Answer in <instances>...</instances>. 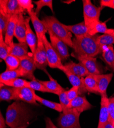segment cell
I'll use <instances>...</instances> for the list:
<instances>
[{"mask_svg":"<svg viewBox=\"0 0 114 128\" xmlns=\"http://www.w3.org/2000/svg\"><path fill=\"white\" fill-rule=\"evenodd\" d=\"M33 113L29 106L16 100L9 105L6 113V122L11 128H17L26 124L33 118Z\"/></svg>","mask_w":114,"mask_h":128,"instance_id":"1","label":"cell"},{"mask_svg":"<svg viewBox=\"0 0 114 128\" xmlns=\"http://www.w3.org/2000/svg\"><path fill=\"white\" fill-rule=\"evenodd\" d=\"M98 36H91L89 34L80 36H75L73 39L72 54L95 58L102 52V48L98 45Z\"/></svg>","mask_w":114,"mask_h":128,"instance_id":"2","label":"cell"},{"mask_svg":"<svg viewBox=\"0 0 114 128\" xmlns=\"http://www.w3.org/2000/svg\"><path fill=\"white\" fill-rule=\"evenodd\" d=\"M48 31H50L69 47L73 48L71 33L54 16H46L41 20Z\"/></svg>","mask_w":114,"mask_h":128,"instance_id":"3","label":"cell"},{"mask_svg":"<svg viewBox=\"0 0 114 128\" xmlns=\"http://www.w3.org/2000/svg\"><path fill=\"white\" fill-rule=\"evenodd\" d=\"M81 113L76 110L70 109L66 113H61L57 118L59 128H81L79 122Z\"/></svg>","mask_w":114,"mask_h":128,"instance_id":"4","label":"cell"},{"mask_svg":"<svg viewBox=\"0 0 114 128\" xmlns=\"http://www.w3.org/2000/svg\"><path fill=\"white\" fill-rule=\"evenodd\" d=\"M84 22L89 27L93 23L99 21L102 8L98 7L93 4L91 0H83Z\"/></svg>","mask_w":114,"mask_h":128,"instance_id":"5","label":"cell"},{"mask_svg":"<svg viewBox=\"0 0 114 128\" xmlns=\"http://www.w3.org/2000/svg\"><path fill=\"white\" fill-rule=\"evenodd\" d=\"M43 42L46 49L48 66L51 68L58 69L62 71L66 68L56 52L54 50L51 43L48 41L46 35L43 38Z\"/></svg>","mask_w":114,"mask_h":128,"instance_id":"6","label":"cell"},{"mask_svg":"<svg viewBox=\"0 0 114 128\" xmlns=\"http://www.w3.org/2000/svg\"><path fill=\"white\" fill-rule=\"evenodd\" d=\"M19 69L21 71L23 77L33 80H36L34 72L36 69L34 62L33 56H28L19 58Z\"/></svg>","mask_w":114,"mask_h":128,"instance_id":"7","label":"cell"},{"mask_svg":"<svg viewBox=\"0 0 114 128\" xmlns=\"http://www.w3.org/2000/svg\"><path fill=\"white\" fill-rule=\"evenodd\" d=\"M48 33L49 35L51 46L56 52L61 61H66L70 57L67 45H66L63 41H62L54 36L50 31H48Z\"/></svg>","mask_w":114,"mask_h":128,"instance_id":"8","label":"cell"},{"mask_svg":"<svg viewBox=\"0 0 114 128\" xmlns=\"http://www.w3.org/2000/svg\"><path fill=\"white\" fill-rule=\"evenodd\" d=\"M36 94L34 90L27 87L14 88L15 101H22L30 104L38 105L36 100Z\"/></svg>","mask_w":114,"mask_h":128,"instance_id":"9","label":"cell"},{"mask_svg":"<svg viewBox=\"0 0 114 128\" xmlns=\"http://www.w3.org/2000/svg\"><path fill=\"white\" fill-rule=\"evenodd\" d=\"M34 62L36 68L46 71L48 65L46 51L43 40H38L37 47L33 55Z\"/></svg>","mask_w":114,"mask_h":128,"instance_id":"10","label":"cell"},{"mask_svg":"<svg viewBox=\"0 0 114 128\" xmlns=\"http://www.w3.org/2000/svg\"><path fill=\"white\" fill-rule=\"evenodd\" d=\"M24 10L20 7L17 0H1L0 12L12 16L23 14Z\"/></svg>","mask_w":114,"mask_h":128,"instance_id":"11","label":"cell"},{"mask_svg":"<svg viewBox=\"0 0 114 128\" xmlns=\"http://www.w3.org/2000/svg\"><path fill=\"white\" fill-rule=\"evenodd\" d=\"M71 55L72 56L76 58L79 62L81 63L85 67L90 74H92V75L101 74V71L100 70L97 60L95 58L77 56L72 54V53Z\"/></svg>","mask_w":114,"mask_h":128,"instance_id":"12","label":"cell"},{"mask_svg":"<svg viewBox=\"0 0 114 128\" xmlns=\"http://www.w3.org/2000/svg\"><path fill=\"white\" fill-rule=\"evenodd\" d=\"M109 98L108 95L101 96L99 122L97 128H102L110 120L109 111Z\"/></svg>","mask_w":114,"mask_h":128,"instance_id":"13","label":"cell"},{"mask_svg":"<svg viewBox=\"0 0 114 128\" xmlns=\"http://www.w3.org/2000/svg\"><path fill=\"white\" fill-rule=\"evenodd\" d=\"M30 20H31L38 40H43V36L48 32V30L43 24L42 20H40L36 16L34 10L28 12Z\"/></svg>","mask_w":114,"mask_h":128,"instance_id":"14","label":"cell"},{"mask_svg":"<svg viewBox=\"0 0 114 128\" xmlns=\"http://www.w3.org/2000/svg\"><path fill=\"white\" fill-rule=\"evenodd\" d=\"M30 17H26L25 18V22L26 26V42L28 45L32 54L33 56L35 52L37 47L38 40L33 31L32 30L30 25Z\"/></svg>","mask_w":114,"mask_h":128,"instance_id":"15","label":"cell"},{"mask_svg":"<svg viewBox=\"0 0 114 128\" xmlns=\"http://www.w3.org/2000/svg\"><path fill=\"white\" fill-rule=\"evenodd\" d=\"M96 79L99 91V94L101 96L107 95V89L113 78V74L109 73L107 74H97L93 75Z\"/></svg>","mask_w":114,"mask_h":128,"instance_id":"16","label":"cell"},{"mask_svg":"<svg viewBox=\"0 0 114 128\" xmlns=\"http://www.w3.org/2000/svg\"><path fill=\"white\" fill-rule=\"evenodd\" d=\"M64 66L70 73L77 76L80 78H86L90 75V73L87 69L80 62L76 63L70 61L65 64Z\"/></svg>","mask_w":114,"mask_h":128,"instance_id":"17","label":"cell"},{"mask_svg":"<svg viewBox=\"0 0 114 128\" xmlns=\"http://www.w3.org/2000/svg\"><path fill=\"white\" fill-rule=\"evenodd\" d=\"M71 109L76 110L79 113H81L93 108V106L87 100L85 96L79 95L74 100L71 101Z\"/></svg>","mask_w":114,"mask_h":128,"instance_id":"18","label":"cell"},{"mask_svg":"<svg viewBox=\"0 0 114 128\" xmlns=\"http://www.w3.org/2000/svg\"><path fill=\"white\" fill-rule=\"evenodd\" d=\"M18 16L17 14L11 16L5 34V41L10 47H11L14 44L13 39L14 36L16 23L18 20Z\"/></svg>","mask_w":114,"mask_h":128,"instance_id":"19","label":"cell"},{"mask_svg":"<svg viewBox=\"0 0 114 128\" xmlns=\"http://www.w3.org/2000/svg\"><path fill=\"white\" fill-rule=\"evenodd\" d=\"M25 18L24 14H20L18 16V20L16 23L14 36L20 42H26V26Z\"/></svg>","mask_w":114,"mask_h":128,"instance_id":"20","label":"cell"},{"mask_svg":"<svg viewBox=\"0 0 114 128\" xmlns=\"http://www.w3.org/2000/svg\"><path fill=\"white\" fill-rule=\"evenodd\" d=\"M67 76L69 82L72 86L76 87L79 88V95L85 94L87 91L85 88L84 83V78L77 76L72 73H70L66 69L63 71Z\"/></svg>","mask_w":114,"mask_h":128,"instance_id":"21","label":"cell"},{"mask_svg":"<svg viewBox=\"0 0 114 128\" xmlns=\"http://www.w3.org/2000/svg\"><path fill=\"white\" fill-rule=\"evenodd\" d=\"M88 34L91 36H95L97 34L102 33L104 34H111L114 32L113 29H108L105 22L100 21L93 23L88 28Z\"/></svg>","mask_w":114,"mask_h":128,"instance_id":"22","label":"cell"},{"mask_svg":"<svg viewBox=\"0 0 114 128\" xmlns=\"http://www.w3.org/2000/svg\"><path fill=\"white\" fill-rule=\"evenodd\" d=\"M29 46L26 42L14 43L11 47L10 54L13 55L19 58H22L29 55Z\"/></svg>","mask_w":114,"mask_h":128,"instance_id":"23","label":"cell"},{"mask_svg":"<svg viewBox=\"0 0 114 128\" xmlns=\"http://www.w3.org/2000/svg\"><path fill=\"white\" fill-rule=\"evenodd\" d=\"M64 26L71 33L74 34L75 36H83L88 34V29L84 21L73 25L64 24Z\"/></svg>","mask_w":114,"mask_h":128,"instance_id":"24","label":"cell"},{"mask_svg":"<svg viewBox=\"0 0 114 128\" xmlns=\"http://www.w3.org/2000/svg\"><path fill=\"white\" fill-rule=\"evenodd\" d=\"M49 76L50 78V80L45 81L40 80H38L40 82L43 84L46 87V88L48 90H49L51 93H53L57 95H59L60 93L65 90L63 88V87H61L58 83V82L56 80H55L51 76H50V75H49Z\"/></svg>","mask_w":114,"mask_h":128,"instance_id":"25","label":"cell"},{"mask_svg":"<svg viewBox=\"0 0 114 128\" xmlns=\"http://www.w3.org/2000/svg\"><path fill=\"white\" fill-rule=\"evenodd\" d=\"M102 56L108 66L114 72V48L113 45L103 47L102 49Z\"/></svg>","mask_w":114,"mask_h":128,"instance_id":"26","label":"cell"},{"mask_svg":"<svg viewBox=\"0 0 114 128\" xmlns=\"http://www.w3.org/2000/svg\"><path fill=\"white\" fill-rule=\"evenodd\" d=\"M0 100L1 101L10 102L15 100L14 88L1 84L0 87Z\"/></svg>","mask_w":114,"mask_h":128,"instance_id":"27","label":"cell"},{"mask_svg":"<svg viewBox=\"0 0 114 128\" xmlns=\"http://www.w3.org/2000/svg\"><path fill=\"white\" fill-rule=\"evenodd\" d=\"M84 83L87 92L99 94L97 82L92 74H90L84 78Z\"/></svg>","mask_w":114,"mask_h":128,"instance_id":"28","label":"cell"},{"mask_svg":"<svg viewBox=\"0 0 114 128\" xmlns=\"http://www.w3.org/2000/svg\"><path fill=\"white\" fill-rule=\"evenodd\" d=\"M36 100L37 102L40 103V104L47 106V107L54 110L60 113L63 112V109H62L60 103H57L46 100L40 97L37 94H36Z\"/></svg>","mask_w":114,"mask_h":128,"instance_id":"29","label":"cell"},{"mask_svg":"<svg viewBox=\"0 0 114 128\" xmlns=\"http://www.w3.org/2000/svg\"><path fill=\"white\" fill-rule=\"evenodd\" d=\"M19 77H23V76L21 71L19 68L13 70L6 69L0 75V82L7 81L14 78H19Z\"/></svg>","mask_w":114,"mask_h":128,"instance_id":"30","label":"cell"},{"mask_svg":"<svg viewBox=\"0 0 114 128\" xmlns=\"http://www.w3.org/2000/svg\"><path fill=\"white\" fill-rule=\"evenodd\" d=\"M98 45L102 49L103 47L114 44V32L111 34H104L97 36Z\"/></svg>","mask_w":114,"mask_h":128,"instance_id":"31","label":"cell"},{"mask_svg":"<svg viewBox=\"0 0 114 128\" xmlns=\"http://www.w3.org/2000/svg\"><path fill=\"white\" fill-rule=\"evenodd\" d=\"M4 60L6 63L7 70H16L18 69L19 67V58L13 55L9 54Z\"/></svg>","mask_w":114,"mask_h":128,"instance_id":"32","label":"cell"},{"mask_svg":"<svg viewBox=\"0 0 114 128\" xmlns=\"http://www.w3.org/2000/svg\"><path fill=\"white\" fill-rule=\"evenodd\" d=\"M27 80H25L16 78L7 81H1L0 83L14 88H20L27 87Z\"/></svg>","mask_w":114,"mask_h":128,"instance_id":"33","label":"cell"},{"mask_svg":"<svg viewBox=\"0 0 114 128\" xmlns=\"http://www.w3.org/2000/svg\"><path fill=\"white\" fill-rule=\"evenodd\" d=\"M11 47L9 46L5 41L3 34L0 32V58L4 60L10 54Z\"/></svg>","mask_w":114,"mask_h":128,"instance_id":"34","label":"cell"},{"mask_svg":"<svg viewBox=\"0 0 114 128\" xmlns=\"http://www.w3.org/2000/svg\"><path fill=\"white\" fill-rule=\"evenodd\" d=\"M27 87L30 88L34 91H40L44 93H51L43 84L40 82L38 80H34L31 81H27Z\"/></svg>","mask_w":114,"mask_h":128,"instance_id":"35","label":"cell"},{"mask_svg":"<svg viewBox=\"0 0 114 128\" xmlns=\"http://www.w3.org/2000/svg\"><path fill=\"white\" fill-rule=\"evenodd\" d=\"M59 99V103L63 109V113H66L70 109L71 101L68 98L67 95V91L64 90L58 95Z\"/></svg>","mask_w":114,"mask_h":128,"instance_id":"36","label":"cell"},{"mask_svg":"<svg viewBox=\"0 0 114 128\" xmlns=\"http://www.w3.org/2000/svg\"><path fill=\"white\" fill-rule=\"evenodd\" d=\"M34 3L36 6L34 12L37 16H38L42 8L45 6L48 7L51 10V12L53 13L54 12L52 0H39L37 1H34Z\"/></svg>","mask_w":114,"mask_h":128,"instance_id":"37","label":"cell"},{"mask_svg":"<svg viewBox=\"0 0 114 128\" xmlns=\"http://www.w3.org/2000/svg\"><path fill=\"white\" fill-rule=\"evenodd\" d=\"M11 16L0 12V32L5 34L6 29Z\"/></svg>","mask_w":114,"mask_h":128,"instance_id":"38","label":"cell"},{"mask_svg":"<svg viewBox=\"0 0 114 128\" xmlns=\"http://www.w3.org/2000/svg\"><path fill=\"white\" fill-rule=\"evenodd\" d=\"M19 6L24 10H26L28 13L33 11L34 5L31 0H17Z\"/></svg>","mask_w":114,"mask_h":128,"instance_id":"39","label":"cell"},{"mask_svg":"<svg viewBox=\"0 0 114 128\" xmlns=\"http://www.w3.org/2000/svg\"><path fill=\"white\" fill-rule=\"evenodd\" d=\"M67 95L69 100L72 101L79 95V88L76 87L72 86L71 89L67 91Z\"/></svg>","mask_w":114,"mask_h":128,"instance_id":"40","label":"cell"},{"mask_svg":"<svg viewBox=\"0 0 114 128\" xmlns=\"http://www.w3.org/2000/svg\"><path fill=\"white\" fill-rule=\"evenodd\" d=\"M109 121L114 124V103L109 98Z\"/></svg>","mask_w":114,"mask_h":128,"instance_id":"41","label":"cell"},{"mask_svg":"<svg viewBox=\"0 0 114 128\" xmlns=\"http://www.w3.org/2000/svg\"><path fill=\"white\" fill-rule=\"evenodd\" d=\"M100 5L101 7H107L114 9V0H101Z\"/></svg>","mask_w":114,"mask_h":128,"instance_id":"42","label":"cell"},{"mask_svg":"<svg viewBox=\"0 0 114 128\" xmlns=\"http://www.w3.org/2000/svg\"><path fill=\"white\" fill-rule=\"evenodd\" d=\"M46 122V128H59L56 126L54 123L48 117L45 118Z\"/></svg>","mask_w":114,"mask_h":128,"instance_id":"43","label":"cell"},{"mask_svg":"<svg viewBox=\"0 0 114 128\" xmlns=\"http://www.w3.org/2000/svg\"><path fill=\"white\" fill-rule=\"evenodd\" d=\"M6 120L3 117L2 113H0V128H6Z\"/></svg>","mask_w":114,"mask_h":128,"instance_id":"44","label":"cell"},{"mask_svg":"<svg viewBox=\"0 0 114 128\" xmlns=\"http://www.w3.org/2000/svg\"><path fill=\"white\" fill-rule=\"evenodd\" d=\"M102 128H114L113 124L110 121H109L107 124H105Z\"/></svg>","mask_w":114,"mask_h":128,"instance_id":"45","label":"cell"},{"mask_svg":"<svg viewBox=\"0 0 114 128\" xmlns=\"http://www.w3.org/2000/svg\"><path fill=\"white\" fill-rule=\"evenodd\" d=\"M29 124H26V125H25V126H20L19 128H27Z\"/></svg>","mask_w":114,"mask_h":128,"instance_id":"46","label":"cell"},{"mask_svg":"<svg viewBox=\"0 0 114 128\" xmlns=\"http://www.w3.org/2000/svg\"><path fill=\"white\" fill-rule=\"evenodd\" d=\"M110 100H111L114 103V97H112L111 98H109Z\"/></svg>","mask_w":114,"mask_h":128,"instance_id":"47","label":"cell"},{"mask_svg":"<svg viewBox=\"0 0 114 128\" xmlns=\"http://www.w3.org/2000/svg\"><path fill=\"white\" fill-rule=\"evenodd\" d=\"M113 126H114V124H113Z\"/></svg>","mask_w":114,"mask_h":128,"instance_id":"48","label":"cell"}]
</instances>
